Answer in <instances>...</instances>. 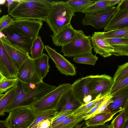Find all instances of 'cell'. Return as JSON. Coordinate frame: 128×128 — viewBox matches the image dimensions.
Segmentation results:
<instances>
[{"instance_id":"42","label":"cell","mask_w":128,"mask_h":128,"mask_svg":"<svg viewBox=\"0 0 128 128\" xmlns=\"http://www.w3.org/2000/svg\"><path fill=\"white\" fill-rule=\"evenodd\" d=\"M120 0H108L109 5L111 8H112L116 4H118Z\"/></svg>"},{"instance_id":"51","label":"cell","mask_w":128,"mask_h":128,"mask_svg":"<svg viewBox=\"0 0 128 128\" xmlns=\"http://www.w3.org/2000/svg\"><path fill=\"white\" fill-rule=\"evenodd\" d=\"M2 11V10L0 7V14L1 13Z\"/></svg>"},{"instance_id":"43","label":"cell","mask_w":128,"mask_h":128,"mask_svg":"<svg viewBox=\"0 0 128 128\" xmlns=\"http://www.w3.org/2000/svg\"><path fill=\"white\" fill-rule=\"evenodd\" d=\"M14 0H7L6 1L7 2L6 6L8 7V12L13 3Z\"/></svg>"},{"instance_id":"41","label":"cell","mask_w":128,"mask_h":128,"mask_svg":"<svg viewBox=\"0 0 128 128\" xmlns=\"http://www.w3.org/2000/svg\"><path fill=\"white\" fill-rule=\"evenodd\" d=\"M110 125L108 124H105L103 125L94 126H86L84 125L83 128H110Z\"/></svg>"},{"instance_id":"49","label":"cell","mask_w":128,"mask_h":128,"mask_svg":"<svg viewBox=\"0 0 128 128\" xmlns=\"http://www.w3.org/2000/svg\"><path fill=\"white\" fill-rule=\"evenodd\" d=\"M128 121L126 122L123 128H128Z\"/></svg>"},{"instance_id":"38","label":"cell","mask_w":128,"mask_h":128,"mask_svg":"<svg viewBox=\"0 0 128 128\" xmlns=\"http://www.w3.org/2000/svg\"><path fill=\"white\" fill-rule=\"evenodd\" d=\"M111 95L108 94V96L102 103L97 110L92 115V116L103 112L108 104L112 102Z\"/></svg>"},{"instance_id":"14","label":"cell","mask_w":128,"mask_h":128,"mask_svg":"<svg viewBox=\"0 0 128 128\" xmlns=\"http://www.w3.org/2000/svg\"><path fill=\"white\" fill-rule=\"evenodd\" d=\"M111 95L112 101L103 112L116 114L128 107V86Z\"/></svg>"},{"instance_id":"7","label":"cell","mask_w":128,"mask_h":128,"mask_svg":"<svg viewBox=\"0 0 128 128\" xmlns=\"http://www.w3.org/2000/svg\"><path fill=\"white\" fill-rule=\"evenodd\" d=\"M14 45L28 53H31L34 39L14 24L2 32Z\"/></svg>"},{"instance_id":"30","label":"cell","mask_w":128,"mask_h":128,"mask_svg":"<svg viewBox=\"0 0 128 128\" xmlns=\"http://www.w3.org/2000/svg\"><path fill=\"white\" fill-rule=\"evenodd\" d=\"M57 112L54 109H52L40 112L31 125L28 128H36L40 122L47 119L50 120L55 115Z\"/></svg>"},{"instance_id":"18","label":"cell","mask_w":128,"mask_h":128,"mask_svg":"<svg viewBox=\"0 0 128 128\" xmlns=\"http://www.w3.org/2000/svg\"><path fill=\"white\" fill-rule=\"evenodd\" d=\"M14 24L34 39L38 36L43 22L35 19H24L14 20Z\"/></svg>"},{"instance_id":"27","label":"cell","mask_w":128,"mask_h":128,"mask_svg":"<svg viewBox=\"0 0 128 128\" xmlns=\"http://www.w3.org/2000/svg\"><path fill=\"white\" fill-rule=\"evenodd\" d=\"M44 46L41 37L38 36L34 40L32 43L31 48V58L33 59L41 56L43 54Z\"/></svg>"},{"instance_id":"46","label":"cell","mask_w":128,"mask_h":128,"mask_svg":"<svg viewBox=\"0 0 128 128\" xmlns=\"http://www.w3.org/2000/svg\"><path fill=\"white\" fill-rule=\"evenodd\" d=\"M6 78L4 75L0 70V82Z\"/></svg>"},{"instance_id":"23","label":"cell","mask_w":128,"mask_h":128,"mask_svg":"<svg viewBox=\"0 0 128 128\" xmlns=\"http://www.w3.org/2000/svg\"><path fill=\"white\" fill-rule=\"evenodd\" d=\"M115 115L103 112L92 116L86 120L85 125L86 126H94L104 124L106 122L112 120Z\"/></svg>"},{"instance_id":"16","label":"cell","mask_w":128,"mask_h":128,"mask_svg":"<svg viewBox=\"0 0 128 128\" xmlns=\"http://www.w3.org/2000/svg\"><path fill=\"white\" fill-rule=\"evenodd\" d=\"M91 40L93 48L96 53L105 58L112 55L114 48L105 38L102 32H94Z\"/></svg>"},{"instance_id":"48","label":"cell","mask_w":128,"mask_h":128,"mask_svg":"<svg viewBox=\"0 0 128 128\" xmlns=\"http://www.w3.org/2000/svg\"><path fill=\"white\" fill-rule=\"evenodd\" d=\"M5 36L4 34L2 32H0V39L4 37Z\"/></svg>"},{"instance_id":"37","label":"cell","mask_w":128,"mask_h":128,"mask_svg":"<svg viewBox=\"0 0 128 128\" xmlns=\"http://www.w3.org/2000/svg\"><path fill=\"white\" fill-rule=\"evenodd\" d=\"M73 110H69L57 117L51 122L50 128H53L62 122L64 120L70 116Z\"/></svg>"},{"instance_id":"10","label":"cell","mask_w":128,"mask_h":128,"mask_svg":"<svg viewBox=\"0 0 128 128\" xmlns=\"http://www.w3.org/2000/svg\"><path fill=\"white\" fill-rule=\"evenodd\" d=\"M44 48L49 57L53 61L56 66L61 74L66 76L76 75L77 72L76 68L73 64L56 52L55 50L52 48L48 45L45 46Z\"/></svg>"},{"instance_id":"36","label":"cell","mask_w":128,"mask_h":128,"mask_svg":"<svg viewBox=\"0 0 128 128\" xmlns=\"http://www.w3.org/2000/svg\"><path fill=\"white\" fill-rule=\"evenodd\" d=\"M14 21V20L9 14L4 15L0 18V32L13 25Z\"/></svg>"},{"instance_id":"3","label":"cell","mask_w":128,"mask_h":128,"mask_svg":"<svg viewBox=\"0 0 128 128\" xmlns=\"http://www.w3.org/2000/svg\"><path fill=\"white\" fill-rule=\"evenodd\" d=\"M74 12L66 2L52 1L46 21L56 34L61 30L70 24Z\"/></svg>"},{"instance_id":"2","label":"cell","mask_w":128,"mask_h":128,"mask_svg":"<svg viewBox=\"0 0 128 128\" xmlns=\"http://www.w3.org/2000/svg\"><path fill=\"white\" fill-rule=\"evenodd\" d=\"M51 2L48 0H14L8 13L14 20L30 19L46 21Z\"/></svg>"},{"instance_id":"28","label":"cell","mask_w":128,"mask_h":128,"mask_svg":"<svg viewBox=\"0 0 128 128\" xmlns=\"http://www.w3.org/2000/svg\"><path fill=\"white\" fill-rule=\"evenodd\" d=\"M100 98L97 97L92 100L81 105L72 111L70 116H78L86 114L96 104Z\"/></svg>"},{"instance_id":"17","label":"cell","mask_w":128,"mask_h":128,"mask_svg":"<svg viewBox=\"0 0 128 128\" xmlns=\"http://www.w3.org/2000/svg\"><path fill=\"white\" fill-rule=\"evenodd\" d=\"M3 45L18 70L28 57L29 54L13 45L5 36L0 39Z\"/></svg>"},{"instance_id":"50","label":"cell","mask_w":128,"mask_h":128,"mask_svg":"<svg viewBox=\"0 0 128 128\" xmlns=\"http://www.w3.org/2000/svg\"><path fill=\"white\" fill-rule=\"evenodd\" d=\"M4 94H0V100L4 96Z\"/></svg>"},{"instance_id":"22","label":"cell","mask_w":128,"mask_h":128,"mask_svg":"<svg viewBox=\"0 0 128 128\" xmlns=\"http://www.w3.org/2000/svg\"><path fill=\"white\" fill-rule=\"evenodd\" d=\"M49 57L43 53L39 58L32 59L34 67L39 76L43 80L49 72L50 66L48 63Z\"/></svg>"},{"instance_id":"1","label":"cell","mask_w":128,"mask_h":128,"mask_svg":"<svg viewBox=\"0 0 128 128\" xmlns=\"http://www.w3.org/2000/svg\"><path fill=\"white\" fill-rule=\"evenodd\" d=\"M16 86L13 98L5 112L9 113L16 108L30 106L56 87L44 82L36 84H28L18 80Z\"/></svg>"},{"instance_id":"40","label":"cell","mask_w":128,"mask_h":128,"mask_svg":"<svg viewBox=\"0 0 128 128\" xmlns=\"http://www.w3.org/2000/svg\"><path fill=\"white\" fill-rule=\"evenodd\" d=\"M50 119H47L39 123L36 128H50L51 124Z\"/></svg>"},{"instance_id":"6","label":"cell","mask_w":128,"mask_h":128,"mask_svg":"<svg viewBox=\"0 0 128 128\" xmlns=\"http://www.w3.org/2000/svg\"><path fill=\"white\" fill-rule=\"evenodd\" d=\"M72 86V84L70 83L60 84L30 106L38 113L52 109L57 110L61 96Z\"/></svg>"},{"instance_id":"24","label":"cell","mask_w":128,"mask_h":128,"mask_svg":"<svg viewBox=\"0 0 128 128\" xmlns=\"http://www.w3.org/2000/svg\"><path fill=\"white\" fill-rule=\"evenodd\" d=\"M111 8L108 0L95 1L94 3L82 10L80 12L86 14H93L108 10Z\"/></svg>"},{"instance_id":"8","label":"cell","mask_w":128,"mask_h":128,"mask_svg":"<svg viewBox=\"0 0 128 128\" xmlns=\"http://www.w3.org/2000/svg\"><path fill=\"white\" fill-rule=\"evenodd\" d=\"M89 76V89L94 100L108 94L113 84L112 77L105 74L90 75Z\"/></svg>"},{"instance_id":"11","label":"cell","mask_w":128,"mask_h":128,"mask_svg":"<svg viewBox=\"0 0 128 128\" xmlns=\"http://www.w3.org/2000/svg\"><path fill=\"white\" fill-rule=\"evenodd\" d=\"M117 10L114 6L107 10L93 14H86L81 24L84 26L90 25L98 30L106 25L109 19Z\"/></svg>"},{"instance_id":"31","label":"cell","mask_w":128,"mask_h":128,"mask_svg":"<svg viewBox=\"0 0 128 128\" xmlns=\"http://www.w3.org/2000/svg\"><path fill=\"white\" fill-rule=\"evenodd\" d=\"M105 38H113L128 37V26L123 28L102 32Z\"/></svg>"},{"instance_id":"29","label":"cell","mask_w":128,"mask_h":128,"mask_svg":"<svg viewBox=\"0 0 128 128\" xmlns=\"http://www.w3.org/2000/svg\"><path fill=\"white\" fill-rule=\"evenodd\" d=\"M95 1L87 0H70L66 2L74 13L80 12L83 9L94 3Z\"/></svg>"},{"instance_id":"15","label":"cell","mask_w":128,"mask_h":128,"mask_svg":"<svg viewBox=\"0 0 128 128\" xmlns=\"http://www.w3.org/2000/svg\"><path fill=\"white\" fill-rule=\"evenodd\" d=\"M0 70L8 78H16L18 69L4 48L0 39Z\"/></svg>"},{"instance_id":"45","label":"cell","mask_w":128,"mask_h":128,"mask_svg":"<svg viewBox=\"0 0 128 128\" xmlns=\"http://www.w3.org/2000/svg\"><path fill=\"white\" fill-rule=\"evenodd\" d=\"M86 121V120H84V122H81L73 128H83Z\"/></svg>"},{"instance_id":"25","label":"cell","mask_w":128,"mask_h":128,"mask_svg":"<svg viewBox=\"0 0 128 128\" xmlns=\"http://www.w3.org/2000/svg\"><path fill=\"white\" fill-rule=\"evenodd\" d=\"M128 121V107L118 112L112 121L110 128H123Z\"/></svg>"},{"instance_id":"34","label":"cell","mask_w":128,"mask_h":128,"mask_svg":"<svg viewBox=\"0 0 128 128\" xmlns=\"http://www.w3.org/2000/svg\"><path fill=\"white\" fill-rule=\"evenodd\" d=\"M17 78L9 79L6 78L0 82V94L7 92L14 86L18 82Z\"/></svg>"},{"instance_id":"13","label":"cell","mask_w":128,"mask_h":128,"mask_svg":"<svg viewBox=\"0 0 128 128\" xmlns=\"http://www.w3.org/2000/svg\"><path fill=\"white\" fill-rule=\"evenodd\" d=\"M81 105L75 97L72 87L61 96L58 104L57 112L51 122L69 110H74Z\"/></svg>"},{"instance_id":"21","label":"cell","mask_w":128,"mask_h":128,"mask_svg":"<svg viewBox=\"0 0 128 128\" xmlns=\"http://www.w3.org/2000/svg\"><path fill=\"white\" fill-rule=\"evenodd\" d=\"M105 39L114 48L112 55L128 56V37Z\"/></svg>"},{"instance_id":"26","label":"cell","mask_w":128,"mask_h":128,"mask_svg":"<svg viewBox=\"0 0 128 128\" xmlns=\"http://www.w3.org/2000/svg\"><path fill=\"white\" fill-rule=\"evenodd\" d=\"M16 85L5 92L0 100V116L4 114L6 108L12 101L15 92Z\"/></svg>"},{"instance_id":"47","label":"cell","mask_w":128,"mask_h":128,"mask_svg":"<svg viewBox=\"0 0 128 128\" xmlns=\"http://www.w3.org/2000/svg\"><path fill=\"white\" fill-rule=\"evenodd\" d=\"M6 0H0V5H2L6 3Z\"/></svg>"},{"instance_id":"4","label":"cell","mask_w":128,"mask_h":128,"mask_svg":"<svg viewBox=\"0 0 128 128\" xmlns=\"http://www.w3.org/2000/svg\"><path fill=\"white\" fill-rule=\"evenodd\" d=\"M91 36H86L81 30H75L72 40L62 46L61 52L64 56L74 58L92 54Z\"/></svg>"},{"instance_id":"9","label":"cell","mask_w":128,"mask_h":128,"mask_svg":"<svg viewBox=\"0 0 128 128\" xmlns=\"http://www.w3.org/2000/svg\"><path fill=\"white\" fill-rule=\"evenodd\" d=\"M16 78L28 84H36L44 82L34 67L32 59L29 55L18 69Z\"/></svg>"},{"instance_id":"32","label":"cell","mask_w":128,"mask_h":128,"mask_svg":"<svg viewBox=\"0 0 128 128\" xmlns=\"http://www.w3.org/2000/svg\"><path fill=\"white\" fill-rule=\"evenodd\" d=\"M98 58L92 54L74 58V61L80 64L94 66L98 60Z\"/></svg>"},{"instance_id":"20","label":"cell","mask_w":128,"mask_h":128,"mask_svg":"<svg viewBox=\"0 0 128 128\" xmlns=\"http://www.w3.org/2000/svg\"><path fill=\"white\" fill-rule=\"evenodd\" d=\"M75 30L70 24L61 30L56 34L51 36L54 44L56 46H61L70 42L74 38Z\"/></svg>"},{"instance_id":"12","label":"cell","mask_w":128,"mask_h":128,"mask_svg":"<svg viewBox=\"0 0 128 128\" xmlns=\"http://www.w3.org/2000/svg\"><path fill=\"white\" fill-rule=\"evenodd\" d=\"M89 82V76H87L76 80L72 84L74 94L81 105L94 100L90 91Z\"/></svg>"},{"instance_id":"33","label":"cell","mask_w":128,"mask_h":128,"mask_svg":"<svg viewBox=\"0 0 128 128\" xmlns=\"http://www.w3.org/2000/svg\"><path fill=\"white\" fill-rule=\"evenodd\" d=\"M128 75V62L118 66L112 78L113 83Z\"/></svg>"},{"instance_id":"35","label":"cell","mask_w":128,"mask_h":128,"mask_svg":"<svg viewBox=\"0 0 128 128\" xmlns=\"http://www.w3.org/2000/svg\"><path fill=\"white\" fill-rule=\"evenodd\" d=\"M127 86H128V75L113 83L108 94L112 95L117 91Z\"/></svg>"},{"instance_id":"39","label":"cell","mask_w":128,"mask_h":128,"mask_svg":"<svg viewBox=\"0 0 128 128\" xmlns=\"http://www.w3.org/2000/svg\"><path fill=\"white\" fill-rule=\"evenodd\" d=\"M116 7L120 11L128 10V0H121Z\"/></svg>"},{"instance_id":"44","label":"cell","mask_w":128,"mask_h":128,"mask_svg":"<svg viewBox=\"0 0 128 128\" xmlns=\"http://www.w3.org/2000/svg\"><path fill=\"white\" fill-rule=\"evenodd\" d=\"M0 128H8L5 121L0 120Z\"/></svg>"},{"instance_id":"19","label":"cell","mask_w":128,"mask_h":128,"mask_svg":"<svg viewBox=\"0 0 128 128\" xmlns=\"http://www.w3.org/2000/svg\"><path fill=\"white\" fill-rule=\"evenodd\" d=\"M128 26V10H117L104 27V32Z\"/></svg>"},{"instance_id":"5","label":"cell","mask_w":128,"mask_h":128,"mask_svg":"<svg viewBox=\"0 0 128 128\" xmlns=\"http://www.w3.org/2000/svg\"><path fill=\"white\" fill-rule=\"evenodd\" d=\"M39 114L30 106L19 108L9 112L5 122L8 128H28Z\"/></svg>"}]
</instances>
